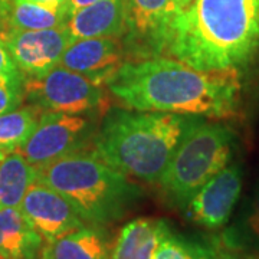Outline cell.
I'll list each match as a JSON object with an SVG mask.
<instances>
[{"label":"cell","mask_w":259,"mask_h":259,"mask_svg":"<svg viewBox=\"0 0 259 259\" xmlns=\"http://www.w3.org/2000/svg\"><path fill=\"white\" fill-rule=\"evenodd\" d=\"M90 127L91 122L85 115L44 111L33 133L18 151L32 166L40 168L78 151Z\"/></svg>","instance_id":"cell-7"},{"label":"cell","mask_w":259,"mask_h":259,"mask_svg":"<svg viewBox=\"0 0 259 259\" xmlns=\"http://www.w3.org/2000/svg\"><path fill=\"white\" fill-rule=\"evenodd\" d=\"M0 259H2V258H0Z\"/></svg>","instance_id":"cell-28"},{"label":"cell","mask_w":259,"mask_h":259,"mask_svg":"<svg viewBox=\"0 0 259 259\" xmlns=\"http://www.w3.org/2000/svg\"><path fill=\"white\" fill-rule=\"evenodd\" d=\"M36 177V167L19 151L6 153L0 161V207H19Z\"/></svg>","instance_id":"cell-18"},{"label":"cell","mask_w":259,"mask_h":259,"mask_svg":"<svg viewBox=\"0 0 259 259\" xmlns=\"http://www.w3.org/2000/svg\"><path fill=\"white\" fill-rule=\"evenodd\" d=\"M238 69L203 71L175 58L124 62L108 79L110 93L134 111L226 118L236 112Z\"/></svg>","instance_id":"cell-1"},{"label":"cell","mask_w":259,"mask_h":259,"mask_svg":"<svg viewBox=\"0 0 259 259\" xmlns=\"http://www.w3.org/2000/svg\"><path fill=\"white\" fill-rule=\"evenodd\" d=\"M40 259H111V253L105 235L93 225L45 242Z\"/></svg>","instance_id":"cell-15"},{"label":"cell","mask_w":259,"mask_h":259,"mask_svg":"<svg viewBox=\"0 0 259 259\" xmlns=\"http://www.w3.org/2000/svg\"><path fill=\"white\" fill-rule=\"evenodd\" d=\"M6 48L20 74L35 78L56 68L61 58L75 39L68 26L42 30H15L0 32Z\"/></svg>","instance_id":"cell-8"},{"label":"cell","mask_w":259,"mask_h":259,"mask_svg":"<svg viewBox=\"0 0 259 259\" xmlns=\"http://www.w3.org/2000/svg\"><path fill=\"white\" fill-rule=\"evenodd\" d=\"M19 209L45 242L85 226L82 218L62 194L37 180L29 187Z\"/></svg>","instance_id":"cell-10"},{"label":"cell","mask_w":259,"mask_h":259,"mask_svg":"<svg viewBox=\"0 0 259 259\" xmlns=\"http://www.w3.org/2000/svg\"><path fill=\"white\" fill-rule=\"evenodd\" d=\"M36 180L62 194L94 226L120 219L140 194L127 176L95 153L74 151L58 158L37 168Z\"/></svg>","instance_id":"cell-4"},{"label":"cell","mask_w":259,"mask_h":259,"mask_svg":"<svg viewBox=\"0 0 259 259\" xmlns=\"http://www.w3.org/2000/svg\"><path fill=\"white\" fill-rule=\"evenodd\" d=\"M164 221L139 218L128 222L114 243L111 259H154Z\"/></svg>","instance_id":"cell-16"},{"label":"cell","mask_w":259,"mask_h":259,"mask_svg":"<svg viewBox=\"0 0 259 259\" xmlns=\"http://www.w3.org/2000/svg\"><path fill=\"white\" fill-rule=\"evenodd\" d=\"M25 97L44 111L93 114L105 108L102 83L58 65L49 72L23 79Z\"/></svg>","instance_id":"cell-6"},{"label":"cell","mask_w":259,"mask_h":259,"mask_svg":"<svg viewBox=\"0 0 259 259\" xmlns=\"http://www.w3.org/2000/svg\"><path fill=\"white\" fill-rule=\"evenodd\" d=\"M127 33L163 52L180 6L176 0H125Z\"/></svg>","instance_id":"cell-12"},{"label":"cell","mask_w":259,"mask_h":259,"mask_svg":"<svg viewBox=\"0 0 259 259\" xmlns=\"http://www.w3.org/2000/svg\"><path fill=\"white\" fill-rule=\"evenodd\" d=\"M10 9V0H0V32H3L8 25V15Z\"/></svg>","instance_id":"cell-24"},{"label":"cell","mask_w":259,"mask_h":259,"mask_svg":"<svg viewBox=\"0 0 259 259\" xmlns=\"http://www.w3.org/2000/svg\"><path fill=\"white\" fill-rule=\"evenodd\" d=\"M44 242L19 207H0V258L40 259Z\"/></svg>","instance_id":"cell-14"},{"label":"cell","mask_w":259,"mask_h":259,"mask_svg":"<svg viewBox=\"0 0 259 259\" xmlns=\"http://www.w3.org/2000/svg\"><path fill=\"white\" fill-rule=\"evenodd\" d=\"M66 26L74 39L121 37L127 33V3L125 0H98L76 10Z\"/></svg>","instance_id":"cell-13"},{"label":"cell","mask_w":259,"mask_h":259,"mask_svg":"<svg viewBox=\"0 0 259 259\" xmlns=\"http://www.w3.org/2000/svg\"><path fill=\"white\" fill-rule=\"evenodd\" d=\"M23 79L25 76L20 71L0 74V114H6L20 107L25 98Z\"/></svg>","instance_id":"cell-22"},{"label":"cell","mask_w":259,"mask_h":259,"mask_svg":"<svg viewBox=\"0 0 259 259\" xmlns=\"http://www.w3.org/2000/svg\"><path fill=\"white\" fill-rule=\"evenodd\" d=\"M189 121L179 114L115 111L95 141V154L124 176L158 183Z\"/></svg>","instance_id":"cell-3"},{"label":"cell","mask_w":259,"mask_h":259,"mask_svg":"<svg viewBox=\"0 0 259 259\" xmlns=\"http://www.w3.org/2000/svg\"><path fill=\"white\" fill-rule=\"evenodd\" d=\"M28 2H61V0H28Z\"/></svg>","instance_id":"cell-26"},{"label":"cell","mask_w":259,"mask_h":259,"mask_svg":"<svg viewBox=\"0 0 259 259\" xmlns=\"http://www.w3.org/2000/svg\"><path fill=\"white\" fill-rule=\"evenodd\" d=\"M5 154H6V153H3V151H0V161H2V158L5 157Z\"/></svg>","instance_id":"cell-27"},{"label":"cell","mask_w":259,"mask_h":259,"mask_svg":"<svg viewBox=\"0 0 259 259\" xmlns=\"http://www.w3.org/2000/svg\"><path fill=\"white\" fill-rule=\"evenodd\" d=\"M232 150L229 128L192 120L158 182L168 200L186 209L194 193L229 164Z\"/></svg>","instance_id":"cell-5"},{"label":"cell","mask_w":259,"mask_h":259,"mask_svg":"<svg viewBox=\"0 0 259 259\" xmlns=\"http://www.w3.org/2000/svg\"><path fill=\"white\" fill-rule=\"evenodd\" d=\"M235 241L241 246L259 255V186L250 200L246 212L236 226Z\"/></svg>","instance_id":"cell-21"},{"label":"cell","mask_w":259,"mask_h":259,"mask_svg":"<svg viewBox=\"0 0 259 259\" xmlns=\"http://www.w3.org/2000/svg\"><path fill=\"white\" fill-rule=\"evenodd\" d=\"M124 49L120 37H85L75 39L66 48L59 65L74 72L107 83L118 71Z\"/></svg>","instance_id":"cell-11"},{"label":"cell","mask_w":259,"mask_h":259,"mask_svg":"<svg viewBox=\"0 0 259 259\" xmlns=\"http://www.w3.org/2000/svg\"><path fill=\"white\" fill-rule=\"evenodd\" d=\"M176 2H177V5L180 6V9H183V8H186L192 0H176Z\"/></svg>","instance_id":"cell-25"},{"label":"cell","mask_w":259,"mask_h":259,"mask_svg":"<svg viewBox=\"0 0 259 259\" xmlns=\"http://www.w3.org/2000/svg\"><path fill=\"white\" fill-rule=\"evenodd\" d=\"M16 71L19 69L10 56L3 37L0 36V74H10V72H16Z\"/></svg>","instance_id":"cell-23"},{"label":"cell","mask_w":259,"mask_h":259,"mask_svg":"<svg viewBox=\"0 0 259 259\" xmlns=\"http://www.w3.org/2000/svg\"><path fill=\"white\" fill-rule=\"evenodd\" d=\"M259 51V0H192L163 52L197 69H239Z\"/></svg>","instance_id":"cell-2"},{"label":"cell","mask_w":259,"mask_h":259,"mask_svg":"<svg viewBox=\"0 0 259 259\" xmlns=\"http://www.w3.org/2000/svg\"><path fill=\"white\" fill-rule=\"evenodd\" d=\"M154 259H233L231 255L202 242L193 241L164 226Z\"/></svg>","instance_id":"cell-20"},{"label":"cell","mask_w":259,"mask_h":259,"mask_svg":"<svg viewBox=\"0 0 259 259\" xmlns=\"http://www.w3.org/2000/svg\"><path fill=\"white\" fill-rule=\"evenodd\" d=\"M71 18L66 0L61 2H28L10 0L6 29L42 30L66 26Z\"/></svg>","instance_id":"cell-17"},{"label":"cell","mask_w":259,"mask_h":259,"mask_svg":"<svg viewBox=\"0 0 259 259\" xmlns=\"http://www.w3.org/2000/svg\"><path fill=\"white\" fill-rule=\"evenodd\" d=\"M42 114L44 110L33 104L0 114V151H18L33 133Z\"/></svg>","instance_id":"cell-19"},{"label":"cell","mask_w":259,"mask_h":259,"mask_svg":"<svg viewBox=\"0 0 259 259\" xmlns=\"http://www.w3.org/2000/svg\"><path fill=\"white\" fill-rule=\"evenodd\" d=\"M242 190V168L231 164L207 180L186 206L189 218L204 229L214 231L225 226Z\"/></svg>","instance_id":"cell-9"}]
</instances>
